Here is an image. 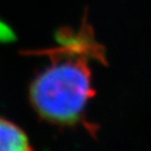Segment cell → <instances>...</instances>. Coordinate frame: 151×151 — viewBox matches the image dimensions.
<instances>
[{
  "instance_id": "2",
  "label": "cell",
  "mask_w": 151,
  "mask_h": 151,
  "mask_svg": "<svg viewBox=\"0 0 151 151\" xmlns=\"http://www.w3.org/2000/svg\"><path fill=\"white\" fill-rule=\"evenodd\" d=\"M0 151H35L26 131L0 116Z\"/></svg>"
},
{
  "instance_id": "1",
  "label": "cell",
  "mask_w": 151,
  "mask_h": 151,
  "mask_svg": "<svg viewBox=\"0 0 151 151\" xmlns=\"http://www.w3.org/2000/svg\"><path fill=\"white\" fill-rule=\"evenodd\" d=\"M55 40L52 47L26 52L49 60L29 83L28 100L40 121L74 128L85 122L87 104L95 95L91 63L106 64L105 48L95 37L86 14L77 29L60 28Z\"/></svg>"
}]
</instances>
